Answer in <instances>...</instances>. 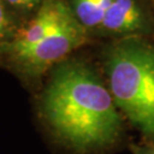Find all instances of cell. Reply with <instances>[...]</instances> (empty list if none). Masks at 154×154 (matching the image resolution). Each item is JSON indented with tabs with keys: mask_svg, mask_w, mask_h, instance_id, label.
Segmentation results:
<instances>
[{
	"mask_svg": "<svg viewBox=\"0 0 154 154\" xmlns=\"http://www.w3.org/2000/svg\"><path fill=\"white\" fill-rule=\"evenodd\" d=\"M104 69L116 107L154 139V47L136 37L121 39L105 53Z\"/></svg>",
	"mask_w": 154,
	"mask_h": 154,
	"instance_id": "obj_2",
	"label": "cell"
},
{
	"mask_svg": "<svg viewBox=\"0 0 154 154\" xmlns=\"http://www.w3.org/2000/svg\"><path fill=\"white\" fill-rule=\"evenodd\" d=\"M113 0H70L74 18L87 31L98 30Z\"/></svg>",
	"mask_w": 154,
	"mask_h": 154,
	"instance_id": "obj_6",
	"label": "cell"
},
{
	"mask_svg": "<svg viewBox=\"0 0 154 154\" xmlns=\"http://www.w3.org/2000/svg\"><path fill=\"white\" fill-rule=\"evenodd\" d=\"M149 17L138 0H113L98 31L128 38L149 32Z\"/></svg>",
	"mask_w": 154,
	"mask_h": 154,
	"instance_id": "obj_5",
	"label": "cell"
},
{
	"mask_svg": "<svg viewBox=\"0 0 154 154\" xmlns=\"http://www.w3.org/2000/svg\"><path fill=\"white\" fill-rule=\"evenodd\" d=\"M39 111L53 135L79 153L109 147L122 131L121 116L109 87L91 66L77 60L54 67Z\"/></svg>",
	"mask_w": 154,
	"mask_h": 154,
	"instance_id": "obj_1",
	"label": "cell"
},
{
	"mask_svg": "<svg viewBox=\"0 0 154 154\" xmlns=\"http://www.w3.org/2000/svg\"><path fill=\"white\" fill-rule=\"evenodd\" d=\"M77 21L65 0H48L35 11V15L22 28L17 29L7 41L1 44L8 57L28 50L42 39Z\"/></svg>",
	"mask_w": 154,
	"mask_h": 154,
	"instance_id": "obj_4",
	"label": "cell"
},
{
	"mask_svg": "<svg viewBox=\"0 0 154 154\" xmlns=\"http://www.w3.org/2000/svg\"><path fill=\"white\" fill-rule=\"evenodd\" d=\"M7 8L8 6L5 0H0V42L1 44L7 41L14 33L11 20Z\"/></svg>",
	"mask_w": 154,
	"mask_h": 154,
	"instance_id": "obj_7",
	"label": "cell"
},
{
	"mask_svg": "<svg viewBox=\"0 0 154 154\" xmlns=\"http://www.w3.org/2000/svg\"><path fill=\"white\" fill-rule=\"evenodd\" d=\"M8 7H11L15 11H38L41 6L48 0H5Z\"/></svg>",
	"mask_w": 154,
	"mask_h": 154,
	"instance_id": "obj_8",
	"label": "cell"
},
{
	"mask_svg": "<svg viewBox=\"0 0 154 154\" xmlns=\"http://www.w3.org/2000/svg\"><path fill=\"white\" fill-rule=\"evenodd\" d=\"M87 32L78 21H74L28 50L9 57V60L21 75L26 79H37L64 62L73 50L82 46Z\"/></svg>",
	"mask_w": 154,
	"mask_h": 154,
	"instance_id": "obj_3",
	"label": "cell"
},
{
	"mask_svg": "<svg viewBox=\"0 0 154 154\" xmlns=\"http://www.w3.org/2000/svg\"><path fill=\"white\" fill-rule=\"evenodd\" d=\"M132 154H154L152 145H131Z\"/></svg>",
	"mask_w": 154,
	"mask_h": 154,
	"instance_id": "obj_9",
	"label": "cell"
}]
</instances>
